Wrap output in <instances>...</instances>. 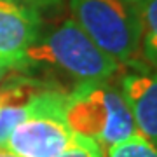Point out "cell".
Returning a JSON list of instances; mask_svg holds the SVG:
<instances>
[{
    "label": "cell",
    "instance_id": "8992f818",
    "mask_svg": "<svg viewBox=\"0 0 157 157\" xmlns=\"http://www.w3.org/2000/svg\"><path fill=\"white\" fill-rule=\"evenodd\" d=\"M119 87L131 108L138 133L157 148V72L126 73Z\"/></svg>",
    "mask_w": 157,
    "mask_h": 157
},
{
    "label": "cell",
    "instance_id": "30bf717a",
    "mask_svg": "<svg viewBox=\"0 0 157 157\" xmlns=\"http://www.w3.org/2000/svg\"><path fill=\"white\" fill-rule=\"evenodd\" d=\"M56 157H107L105 147L98 143L94 138L75 133L70 145Z\"/></svg>",
    "mask_w": 157,
    "mask_h": 157
},
{
    "label": "cell",
    "instance_id": "9c48e42d",
    "mask_svg": "<svg viewBox=\"0 0 157 157\" xmlns=\"http://www.w3.org/2000/svg\"><path fill=\"white\" fill-rule=\"evenodd\" d=\"M107 157H157V148L141 135L108 147Z\"/></svg>",
    "mask_w": 157,
    "mask_h": 157
},
{
    "label": "cell",
    "instance_id": "ba28073f",
    "mask_svg": "<svg viewBox=\"0 0 157 157\" xmlns=\"http://www.w3.org/2000/svg\"><path fill=\"white\" fill-rule=\"evenodd\" d=\"M35 112V96L26 103H11L0 101V148H6L7 138L11 136L17 124Z\"/></svg>",
    "mask_w": 157,
    "mask_h": 157
},
{
    "label": "cell",
    "instance_id": "7c38bea8",
    "mask_svg": "<svg viewBox=\"0 0 157 157\" xmlns=\"http://www.w3.org/2000/svg\"><path fill=\"white\" fill-rule=\"evenodd\" d=\"M9 73H19V72L12 70V68L9 67L6 61H2V59H0V82H2V80H4V78H6Z\"/></svg>",
    "mask_w": 157,
    "mask_h": 157
},
{
    "label": "cell",
    "instance_id": "7a4b0ae2",
    "mask_svg": "<svg viewBox=\"0 0 157 157\" xmlns=\"http://www.w3.org/2000/svg\"><path fill=\"white\" fill-rule=\"evenodd\" d=\"M26 65L28 70L40 65L54 67L78 82L110 80L121 68V63L100 49L73 17L40 33L26 52Z\"/></svg>",
    "mask_w": 157,
    "mask_h": 157
},
{
    "label": "cell",
    "instance_id": "4fadbf2b",
    "mask_svg": "<svg viewBox=\"0 0 157 157\" xmlns=\"http://www.w3.org/2000/svg\"><path fill=\"white\" fill-rule=\"evenodd\" d=\"M0 157H19V155H16V154L6 150V148H0Z\"/></svg>",
    "mask_w": 157,
    "mask_h": 157
},
{
    "label": "cell",
    "instance_id": "52a82bcc",
    "mask_svg": "<svg viewBox=\"0 0 157 157\" xmlns=\"http://www.w3.org/2000/svg\"><path fill=\"white\" fill-rule=\"evenodd\" d=\"M135 4L140 14L143 56L157 67V0H138Z\"/></svg>",
    "mask_w": 157,
    "mask_h": 157
},
{
    "label": "cell",
    "instance_id": "6da1fadb",
    "mask_svg": "<svg viewBox=\"0 0 157 157\" xmlns=\"http://www.w3.org/2000/svg\"><path fill=\"white\" fill-rule=\"evenodd\" d=\"M65 119L73 133L94 138L103 147L140 135L121 87L110 80L75 86L68 93Z\"/></svg>",
    "mask_w": 157,
    "mask_h": 157
},
{
    "label": "cell",
    "instance_id": "277c9868",
    "mask_svg": "<svg viewBox=\"0 0 157 157\" xmlns=\"http://www.w3.org/2000/svg\"><path fill=\"white\" fill-rule=\"evenodd\" d=\"M68 93L51 86L35 96V112L17 124L7 138L6 150L19 157H56L73 138L65 119Z\"/></svg>",
    "mask_w": 157,
    "mask_h": 157
},
{
    "label": "cell",
    "instance_id": "5bb4252c",
    "mask_svg": "<svg viewBox=\"0 0 157 157\" xmlns=\"http://www.w3.org/2000/svg\"><path fill=\"white\" fill-rule=\"evenodd\" d=\"M129 2H138V0H129Z\"/></svg>",
    "mask_w": 157,
    "mask_h": 157
},
{
    "label": "cell",
    "instance_id": "8fae6325",
    "mask_svg": "<svg viewBox=\"0 0 157 157\" xmlns=\"http://www.w3.org/2000/svg\"><path fill=\"white\" fill-rule=\"evenodd\" d=\"M17 4H23L26 7H32L35 11H39L40 14L45 12H58L61 11L65 0H14Z\"/></svg>",
    "mask_w": 157,
    "mask_h": 157
},
{
    "label": "cell",
    "instance_id": "3957f363",
    "mask_svg": "<svg viewBox=\"0 0 157 157\" xmlns=\"http://www.w3.org/2000/svg\"><path fill=\"white\" fill-rule=\"evenodd\" d=\"M77 25L119 63L135 61L141 47L140 14L129 0H70Z\"/></svg>",
    "mask_w": 157,
    "mask_h": 157
},
{
    "label": "cell",
    "instance_id": "5b68a950",
    "mask_svg": "<svg viewBox=\"0 0 157 157\" xmlns=\"http://www.w3.org/2000/svg\"><path fill=\"white\" fill-rule=\"evenodd\" d=\"M42 14L14 0H0V59L26 72V52L42 33Z\"/></svg>",
    "mask_w": 157,
    "mask_h": 157
}]
</instances>
